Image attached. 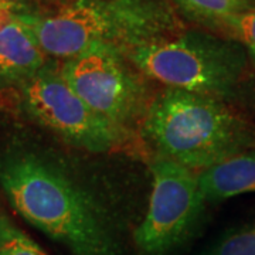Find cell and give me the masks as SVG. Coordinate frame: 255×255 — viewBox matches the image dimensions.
<instances>
[{"mask_svg": "<svg viewBox=\"0 0 255 255\" xmlns=\"http://www.w3.org/2000/svg\"><path fill=\"white\" fill-rule=\"evenodd\" d=\"M0 189L20 217L70 255H132L112 204L58 153L11 145L0 155Z\"/></svg>", "mask_w": 255, "mask_h": 255, "instance_id": "6da1fadb", "label": "cell"}, {"mask_svg": "<svg viewBox=\"0 0 255 255\" xmlns=\"http://www.w3.org/2000/svg\"><path fill=\"white\" fill-rule=\"evenodd\" d=\"M140 124L142 136L159 157L194 172L255 145V125L228 102L177 88L157 94Z\"/></svg>", "mask_w": 255, "mask_h": 255, "instance_id": "7a4b0ae2", "label": "cell"}, {"mask_svg": "<svg viewBox=\"0 0 255 255\" xmlns=\"http://www.w3.org/2000/svg\"><path fill=\"white\" fill-rule=\"evenodd\" d=\"M16 13L47 57L63 60L95 44L122 48L183 28L169 0H65L51 11Z\"/></svg>", "mask_w": 255, "mask_h": 255, "instance_id": "3957f363", "label": "cell"}, {"mask_svg": "<svg viewBox=\"0 0 255 255\" xmlns=\"http://www.w3.org/2000/svg\"><path fill=\"white\" fill-rule=\"evenodd\" d=\"M143 77L166 88L228 102L243 84L250 57L237 41L211 31L177 30L119 48Z\"/></svg>", "mask_w": 255, "mask_h": 255, "instance_id": "277c9868", "label": "cell"}, {"mask_svg": "<svg viewBox=\"0 0 255 255\" xmlns=\"http://www.w3.org/2000/svg\"><path fill=\"white\" fill-rule=\"evenodd\" d=\"M150 173L149 206L132 233V241L140 255H170L190 240L207 201L197 172L183 164L157 157Z\"/></svg>", "mask_w": 255, "mask_h": 255, "instance_id": "5b68a950", "label": "cell"}, {"mask_svg": "<svg viewBox=\"0 0 255 255\" xmlns=\"http://www.w3.org/2000/svg\"><path fill=\"white\" fill-rule=\"evenodd\" d=\"M18 88L23 111L65 143L91 153L111 152L122 143L125 129L87 105L50 61Z\"/></svg>", "mask_w": 255, "mask_h": 255, "instance_id": "8992f818", "label": "cell"}, {"mask_svg": "<svg viewBox=\"0 0 255 255\" xmlns=\"http://www.w3.org/2000/svg\"><path fill=\"white\" fill-rule=\"evenodd\" d=\"M60 73L87 105L119 128L140 121L149 105L143 75L114 44L64 60Z\"/></svg>", "mask_w": 255, "mask_h": 255, "instance_id": "52a82bcc", "label": "cell"}, {"mask_svg": "<svg viewBox=\"0 0 255 255\" xmlns=\"http://www.w3.org/2000/svg\"><path fill=\"white\" fill-rule=\"evenodd\" d=\"M47 64L46 53L16 9H0V85L20 87Z\"/></svg>", "mask_w": 255, "mask_h": 255, "instance_id": "ba28073f", "label": "cell"}, {"mask_svg": "<svg viewBox=\"0 0 255 255\" xmlns=\"http://www.w3.org/2000/svg\"><path fill=\"white\" fill-rule=\"evenodd\" d=\"M197 176L207 203L255 193V145L216 166L197 172Z\"/></svg>", "mask_w": 255, "mask_h": 255, "instance_id": "9c48e42d", "label": "cell"}, {"mask_svg": "<svg viewBox=\"0 0 255 255\" xmlns=\"http://www.w3.org/2000/svg\"><path fill=\"white\" fill-rule=\"evenodd\" d=\"M184 16L209 30L220 20L255 7V0H169Z\"/></svg>", "mask_w": 255, "mask_h": 255, "instance_id": "30bf717a", "label": "cell"}, {"mask_svg": "<svg viewBox=\"0 0 255 255\" xmlns=\"http://www.w3.org/2000/svg\"><path fill=\"white\" fill-rule=\"evenodd\" d=\"M209 30L237 41L244 47L251 63L255 64V7L223 18Z\"/></svg>", "mask_w": 255, "mask_h": 255, "instance_id": "8fae6325", "label": "cell"}, {"mask_svg": "<svg viewBox=\"0 0 255 255\" xmlns=\"http://www.w3.org/2000/svg\"><path fill=\"white\" fill-rule=\"evenodd\" d=\"M0 255H47L0 209Z\"/></svg>", "mask_w": 255, "mask_h": 255, "instance_id": "7c38bea8", "label": "cell"}, {"mask_svg": "<svg viewBox=\"0 0 255 255\" xmlns=\"http://www.w3.org/2000/svg\"><path fill=\"white\" fill-rule=\"evenodd\" d=\"M201 255H255V223L227 231Z\"/></svg>", "mask_w": 255, "mask_h": 255, "instance_id": "4fadbf2b", "label": "cell"}, {"mask_svg": "<svg viewBox=\"0 0 255 255\" xmlns=\"http://www.w3.org/2000/svg\"><path fill=\"white\" fill-rule=\"evenodd\" d=\"M65 0H0V3L9 9H23L30 7L31 3H63Z\"/></svg>", "mask_w": 255, "mask_h": 255, "instance_id": "5bb4252c", "label": "cell"}, {"mask_svg": "<svg viewBox=\"0 0 255 255\" xmlns=\"http://www.w3.org/2000/svg\"><path fill=\"white\" fill-rule=\"evenodd\" d=\"M0 9H9V7H6V6H3V4L0 3Z\"/></svg>", "mask_w": 255, "mask_h": 255, "instance_id": "9a60e30c", "label": "cell"}]
</instances>
